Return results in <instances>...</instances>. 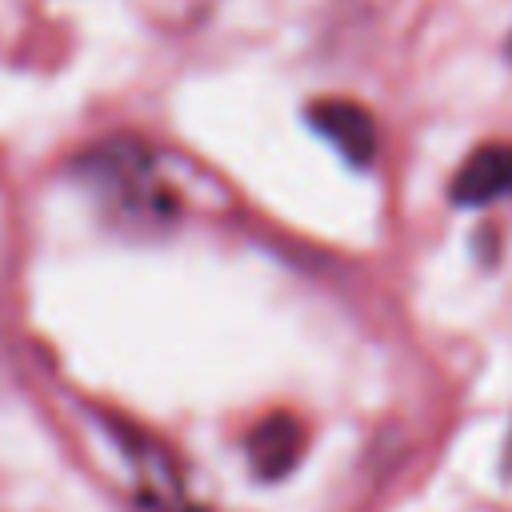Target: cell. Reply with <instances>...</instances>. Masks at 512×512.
<instances>
[{
    "label": "cell",
    "instance_id": "277c9868",
    "mask_svg": "<svg viewBox=\"0 0 512 512\" xmlns=\"http://www.w3.org/2000/svg\"><path fill=\"white\" fill-rule=\"evenodd\" d=\"M504 476H512V440H508V452H504Z\"/></svg>",
    "mask_w": 512,
    "mask_h": 512
},
{
    "label": "cell",
    "instance_id": "3957f363",
    "mask_svg": "<svg viewBox=\"0 0 512 512\" xmlns=\"http://www.w3.org/2000/svg\"><path fill=\"white\" fill-rule=\"evenodd\" d=\"M300 452H304V428L288 412H272L248 436V464H252V472L260 480L288 476L300 464Z\"/></svg>",
    "mask_w": 512,
    "mask_h": 512
},
{
    "label": "cell",
    "instance_id": "5b68a950",
    "mask_svg": "<svg viewBox=\"0 0 512 512\" xmlns=\"http://www.w3.org/2000/svg\"><path fill=\"white\" fill-rule=\"evenodd\" d=\"M508 56H512V40H508Z\"/></svg>",
    "mask_w": 512,
    "mask_h": 512
},
{
    "label": "cell",
    "instance_id": "7a4b0ae2",
    "mask_svg": "<svg viewBox=\"0 0 512 512\" xmlns=\"http://www.w3.org/2000/svg\"><path fill=\"white\" fill-rule=\"evenodd\" d=\"M512 196V144H480L452 176V204L484 208Z\"/></svg>",
    "mask_w": 512,
    "mask_h": 512
},
{
    "label": "cell",
    "instance_id": "6da1fadb",
    "mask_svg": "<svg viewBox=\"0 0 512 512\" xmlns=\"http://www.w3.org/2000/svg\"><path fill=\"white\" fill-rule=\"evenodd\" d=\"M308 120H312V128H316L348 164L364 168V164L376 160V144H380L376 120H372V112L360 108L356 100H316V104L308 108Z\"/></svg>",
    "mask_w": 512,
    "mask_h": 512
}]
</instances>
